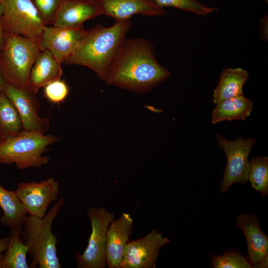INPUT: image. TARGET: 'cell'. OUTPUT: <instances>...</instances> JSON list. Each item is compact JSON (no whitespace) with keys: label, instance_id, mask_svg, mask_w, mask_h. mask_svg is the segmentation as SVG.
<instances>
[{"label":"cell","instance_id":"obj_9","mask_svg":"<svg viewBox=\"0 0 268 268\" xmlns=\"http://www.w3.org/2000/svg\"><path fill=\"white\" fill-rule=\"evenodd\" d=\"M14 192L26 214L42 218L50 204L58 200L60 186L51 177L39 182H20Z\"/></svg>","mask_w":268,"mask_h":268},{"label":"cell","instance_id":"obj_10","mask_svg":"<svg viewBox=\"0 0 268 268\" xmlns=\"http://www.w3.org/2000/svg\"><path fill=\"white\" fill-rule=\"evenodd\" d=\"M170 240L153 229L145 236L128 243L122 268H155L160 249Z\"/></svg>","mask_w":268,"mask_h":268},{"label":"cell","instance_id":"obj_23","mask_svg":"<svg viewBox=\"0 0 268 268\" xmlns=\"http://www.w3.org/2000/svg\"><path fill=\"white\" fill-rule=\"evenodd\" d=\"M248 180L252 187L264 198L268 194V157L261 156L249 160Z\"/></svg>","mask_w":268,"mask_h":268},{"label":"cell","instance_id":"obj_31","mask_svg":"<svg viewBox=\"0 0 268 268\" xmlns=\"http://www.w3.org/2000/svg\"><path fill=\"white\" fill-rule=\"evenodd\" d=\"M6 83L0 70V93L3 92Z\"/></svg>","mask_w":268,"mask_h":268},{"label":"cell","instance_id":"obj_11","mask_svg":"<svg viewBox=\"0 0 268 268\" xmlns=\"http://www.w3.org/2000/svg\"><path fill=\"white\" fill-rule=\"evenodd\" d=\"M86 31L83 25L76 28L46 25L38 44L41 51L50 52L59 63L65 64Z\"/></svg>","mask_w":268,"mask_h":268},{"label":"cell","instance_id":"obj_12","mask_svg":"<svg viewBox=\"0 0 268 268\" xmlns=\"http://www.w3.org/2000/svg\"><path fill=\"white\" fill-rule=\"evenodd\" d=\"M16 107L22 122L23 131L45 133L50 126V120L38 114L40 104L36 94L27 89L7 84L3 91Z\"/></svg>","mask_w":268,"mask_h":268},{"label":"cell","instance_id":"obj_19","mask_svg":"<svg viewBox=\"0 0 268 268\" xmlns=\"http://www.w3.org/2000/svg\"><path fill=\"white\" fill-rule=\"evenodd\" d=\"M253 101L243 95L223 100L213 110L211 122L215 124L224 121L245 120L250 115Z\"/></svg>","mask_w":268,"mask_h":268},{"label":"cell","instance_id":"obj_16","mask_svg":"<svg viewBox=\"0 0 268 268\" xmlns=\"http://www.w3.org/2000/svg\"><path fill=\"white\" fill-rule=\"evenodd\" d=\"M101 14L100 9L92 0H64L56 12L53 25L78 27L86 21Z\"/></svg>","mask_w":268,"mask_h":268},{"label":"cell","instance_id":"obj_7","mask_svg":"<svg viewBox=\"0 0 268 268\" xmlns=\"http://www.w3.org/2000/svg\"><path fill=\"white\" fill-rule=\"evenodd\" d=\"M91 225L88 245L82 254L76 251L75 260L78 268H104L106 263L107 231L115 214L104 207H91L87 212Z\"/></svg>","mask_w":268,"mask_h":268},{"label":"cell","instance_id":"obj_17","mask_svg":"<svg viewBox=\"0 0 268 268\" xmlns=\"http://www.w3.org/2000/svg\"><path fill=\"white\" fill-rule=\"evenodd\" d=\"M61 65L50 52L41 51L32 67L27 89L36 94L40 88L60 79L63 74Z\"/></svg>","mask_w":268,"mask_h":268},{"label":"cell","instance_id":"obj_13","mask_svg":"<svg viewBox=\"0 0 268 268\" xmlns=\"http://www.w3.org/2000/svg\"><path fill=\"white\" fill-rule=\"evenodd\" d=\"M236 226L243 232L247 244V260L252 268L268 266V237L262 230L257 217L253 214H241Z\"/></svg>","mask_w":268,"mask_h":268},{"label":"cell","instance_id":"obj_26","mask_svg":"<svg viewBox=\"0 0 268 268\" xmlns=\"http://www.w3.org/2000/svg\"><path fill=\"white\" fill-rule=\"evenodd\" d=\"M68 92L67 84L61 79L52 81L44 87L45 97L53 103H59L64 101Z\"/></svg>","mask_w":268,"mask_h":268},{"label":"cell","instance_id":"obj_18","mask_svg":"<svg viewBox=\"0 0 268 268\" xmlns=\"http://www.w3.org/2000/svg\"><path fill=\"white\" fill-rule=\"evenodd\" d=\"M249 76L247 71L242 68L223 69L217 85L213 92L212 103H218L243 95V88Z\"/></svg>","mask_w":268,"mask_h":268},{"label":"cell","instance_id":"obj_14","mask_svg":"<svg viewBox=\"0 0 268 268\" xmlns=\"http://www.w3.org/2000/svg\"><path fill=\"white\" fill-rule=\"evenodd\" d=\"M101 14L121 21L130 19L135 14L161 16L166 14L153 0H92Z\"/></svg>","mask_w":268,"mask_h":268},{"label":"cell","instance_id":"obj_21","mask_svg":"<svg viewBox=\"0 0 268 268\" xmlns=\"http://www.w3.org/2000/svg\"><path fill=\"white\" fill-rule=\"evenodd\" d=\"M22 228L9 229L8 247L0 262V268H28V247L21 239Z\"/></svg>","mask_w":268,"mask_h":268},{"label":"cell","instance_id":"obj_28","mask_svg":"<svg viewBox=\"0 0 268 268\" xmlns=\"http://www.w3.org/2000/svg\"><path fill=\"white\" fill-rule=\"evenodd\" d=\"M268 17L266 15L261 20V25L260 27V36L265 41L268 40Z\"/></svg>","mask_w":268,"mask_h":268},{"label":"cell","instance_id":"obj_15","mask_svg":"<svg viewBox=\"0 0 268 268\" xmlns=\"http://www.w3.org/2000/svg\"><path fill=\"white\" fill-rule=\"evenodd\" d=\"M133 228V219L130 214L126 213L109 224L106 244V262L109 268H122L124 249Z\"/></svg>","mask_w":268,"mask_h":268},{"label":"cell","instance_id":"obj_20","mask_svg":"<svg viewBox=\"0 0 268 268\" xmlns=\"http://www.w3.org/2000/svg\"><path fill=\"white\" fill-rule=\"evenodd\" d=\"M0 207L3 215L0 221L9 229L22 228L26 213L14 191H9L0 185Z\"/></svg>","mask_w":268,"mask_h":268},{"label":"cell","instance_id":"obj_6","mask_svg":"<svg viewBox=\"0 0 268 268\" xmlns=\"http://www.w3.org/2000/svg\"><path fill=\"white\" fill-rule=\"evenodd\" d=\"M4 33L20 35L39 41L46 25L32 0H0Z\"/></svg>","mask_w":268,"mask_h":268},{"label":"cell","instance_id":"obj_30","mask_svg":"<svg viewBox=\"0 0 268 268\" xmlns=\"http://www.w3.org/2000/svg\"><path fill=\"white\" fill-rule=\"evenodd\" d=\"M3 12L2 5L0 2V49L2 48L4 42V35L1 23V17Z\"/></svg>","mask_w":268,"mask_h":268},{"label":"cell","instance_id":"obj_25","mask_svg":"<svg viewBox=\"0 0 268 268\" xmlns=\"http://www.w3.org/2000/svg\"><path fill=\"white\" fill-rule=\"evenodd\" d=\"M211 266L214 268H251L247 259L234 251H229L222 255L213 256Z\"/></svg>","mask_w":268,"mask_h":268},{"label":"cell","instance_id":"obj_8","mask_svg":"<svg viewBox=\"0 0 268 268\" xmlns=\"http://www.w3.org/2000/svg\"><path fill=\"white\" fill-rule=\"evenodd\" d=\"M215 137L227 160L220 187V192L224 194L233 184L237 183L244 185L248 182L250 168L248 157L256 142V139L238 137L229 141L218 134Z\"/></svg>","mask_w":268,"mask_h":268},{"label":"cell","instance_id":"obj_1","mask_svg":"<svg viewBox=\"0 0 268 268\" xmlns=\"http://www.w3.org/2000/svg\"><path fill=\"white\" fill-rule=\"evenodd\" d=\"M170 74L158 62L152 42L135 38L124 41L104 81L123 89L145 93L167 80Z\"/></svg>","mask_w":268,"mask_h":268},{"label":"cell","instance_id":"obj_29","mask_svg":"<svg viewBox=\"0 0 268 268\" xmlns=\"http://www.w3.org/2000/svg\"><path fill=\"white\" fill-rule=\"evenodd\" d=\"M9 240V236L0 238V262L8 247Z\"/></svg>","mask_w":268,"mask_h":268},{"label":"cell","instance_id":"obj_5","mask_svg":"<svg viewBox=\"0 0 268 268\" xmlns=\"http://www.w3.org/2000/svg\"><path fill=\"white\" fill-rule=\"evenodd\" d=\"M0 49V70L7 84L27 89L32 67L41 52L38 43L25 37L4 33Z\"/></svg>","mask_w":268,"mask_h":268},{"label":"cell","instance_id":"obj_24","mask_svg":"<svg viewBox=\"0 0 268 268\" xmlns=\"http://www.w3.org/2000/svg\"><path fill=\"white\" fill-rule=\"evenodd\" d=\"M161 7H171L181 10L206 16L217 11L218 8L207 6L198 0H153Z\"/></svg>","mask_w":268,"mask_h":268},{"label":"cell","instance_id":"obj_2","mask_svg":"<svg viewBox=\"0 0 268 268\" xmlns=\"http://www.w3.org/2000/svg\"><path fill=\"white\" fill-rule=\"evenodd\" d=\"M130 19L115 21L108 27L98 24L81 39L73 53L65 64L87 67L104 81L110 66L132 28Z\"/></svg>","mask_w":268,"mask_h":268},{"label":"cell","instance_id":"obj_3","mask_svg":"<svg viewBox=\"0 0 268 268\" xmlns=\"http://www.w3.org/2000/svg\"><path fill=\"white\" fill-rule=\"evenodd\" d=\"M64 202L60 198L42 218L29 215L25 217L21 236L32 259L30 268H62L57 255L59 240L52 231V226Z\"/></svg>","mask_w":268,"mask_h":268},{"label":"cell","instance_id":"obj_27","mask_svg":"<svg viewBox=\"0 0 268 268\" xmlns=\"http://www.w3.org/2000/svg\"><path fill=\"white\" fill-rule=\"evenodd\" d=\"M64 0H32L46 25L52 24L56 12Z\"/></svg>","mask_w":268,"mask_h":268},{"label":"cell","instance_id":"obj_4","mask_svg":"<svg viewBox=\"0 0 268 268\" xmlns=\"http://www.w3.org/2000/svg\"><path fill=\"white\" fill-rule=\"evenodd\" d=\"M59 139L52 134L23 130L0 141V164L14 163L20 170L40 168L49 162L50 157L43 155L48 147Z\"/></svg>","mask_w":268,"mask_h":268},{"label":"cell","instance_id":"obj_32","mask_svg":"<svg viewBox=\"0 0 268 268\" xmlns=\"http://www.w3.org/2000/svg\"><path fill=\"white\" fill-rule=\"evenodd\" d=\"M266 0V1H267V2H268V0Z\"/></svg>","mask_w":268,"mask_h":268},{"label":"cell","instance_id":"obj_22","mask_svg":"<svg viewBox=\"0 0 268 268\" xmlns=\"http://www.w3.org/2000/svg\"><path fill=\"white\" fill-rule=\"evenodd\" d=\"M22 131L21 120L16 107L4 92L0 93V141Z\"/></svg>","mask_w":268,"mask_h":268}]
</instances>
